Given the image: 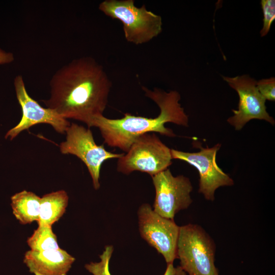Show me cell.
I'll list each match as a JSON object with an SVG mask.
<instances>
[{"mask_svg":"<svg viewBox=\"0 0 275 275\" xmlns=\"http://www.w3.org/2000/svg\"><path fill=\"white\" fill-rule=\"evenodd\" d=\"M222 77L239 96L238 109H232L234 115L227 120L235 130H241L252 119L263 120L274 124V119L266 111V100L258 91L255 79L248 75Z\"/></svg>","mask_w":275,"mask_h":275,"instance_id":"obj_10","label":"cell"},{"mask_svg":"<svg viewBox=\"0 0 275 275\" xmlns=\"http://www.w3.org/2000/svg\"><path fill=\"white\" fill-rule=\"evenodd\" d=\"M69 201L67 193L59 190L43 195L40 200L39 219L38 225L52 226L65 213Z\"/></svg>","mask_w":275,"mask_h":275,"instance_id":"obj_14","label":"cell"},{"mask_svg":"<svg viewBox=\"0 0 275 275\" xmlns=\"http://www.w3.org/2000/svg\"><path fill=\"white\" fill-rule=\"evenodd\" d=\"M142 89L145 95L158 106L159 114L155 118L135 116L129 113L124 114L121 119H109L103 115L94 117L88 126L97 127L107 146L126 153L134 141L145 133L157 132L168 137H175L173 131L164 126L166 123L188 126V117L179 103L181 96L178 92H167L157 88L150 90L142 87Z\"/></svg>","mask_w":275,"mask_h":275,"instance_id":"obj_2","label":"cell"},{"mask_svg":"<svg viewBox=\"0 0 275 275\" xmlns=\"http://www.w3.org/2000/svg\"><path fill=\"white\" fill-rule=\"evenodd\" d=\"M139 229L141 237L156 250L167 264L177 259V244L180 226L174 220L156 213L148 203L138 211Z\"/></svg>","mask_w":275,"mask_h":275,"instance_id":"obj_7","label":"cell"},{"mask_svg":"<svg viewBox=\"0 0 275 275\" xmlns=\"http://www.w3.org/2000/svg\"><path fill=\"white\" fill-rule=\"evenodd\" d=\"M151 177L155 190L152 209L159 215L174 220L177 213L192 203L193 187L188 177L174 176L169 168Z\"/></svg>","mask_w":275,"mask_h":275,"instance_id":"obj_8","label":"cell"},{"mask_svg":"<svg viewBox=\"0 0 275 275\" xmlns=\"http://www.w3.org/2000/svg\"><path fill=\"white\" fill-rule=\"evenodd\" d=\"M26 243L30 250L37 252L60 248L52 226L45 224L38 225L37 228L28 238Z\"/></svg>","mask_w":275,"mask_h":275,"instance_id":"obj_15","label":"cell"},{"mask_svg":"<svg viewBox=\"0 0 275 275\" xmlns=\"http://www.w3.org/2000/svg\"><path fill=\"white\" fill-rule=\"evenodd\" d=\"M41 197L33 192L22 190L11 198L13 213L22 225L30 224L39 219Z\"/></svg>","mask_w":275,"mask_h":275,"instance_id":"obj_13","label":"cell"},{"mask_svg":"<svg viewBox=\"0 0 275 275\" xmlns=\"http://www.w3.org/2000/svg\"><path fill=\"white\" fill-rule=\"evenodd\" d=\"M65 133L66 140L59 145L60 152L79 158L88 170L94 189H98L102 163L107 159H118L124 153H112L107 151L103 145H97L91 130L76 123H70Z\"/></svg>","mask_w":275,"mask_h":275,"instance_id":"obj_6","label":"cell"},{"mask_svg":"<svg viewBox=\"0 0 275 275\" xmlns=\"http://www.w3.org/2000/svg\"><path fill=\"white\" fill-rule=\"evenodd\" d=\"M98 8L105 15L120 20L125 39L135 45L150 41L162 31L161 17L144 5L138 7L133 0H105Z\"/></svg>","mask_w":275,"mask_h":275,"instance_id":"obj_3","label":"cell"},{"mask_svg":"<svg viewBox=\"0 0 275 275\" xmlns=\"http://www.w3.org/2000/svg\"><path fill=\"white\" fill-rule=\"evenodd\" d=\"M215 250L213 240L200 225L180 227L177 259L188 275H218L214 263Z\"/></svg>","mask_w":275,"mask_h":275,"instance_id":"obj_4","label":"cell"},{"mask_svg":"<svg viewBox=\"0 0 275 275\" xmlns=\"http://www.w3.org/2000/svg\"><path fill=\"white\" fill-rule=\"evenodd\" d=\"M260 4L264 17L263 27L260 33L261 37H264L269 32L271 25L275 19V1L261 0Z\"/></svg>","mask_w":275,"mask_h":275,"instance_id":"obj_17","label":"cell"},{"mask_svg":"<svg viewBox=\"0 0 275 275\" xmlns=\"http://www.w3.org/2000/svg\"><path fill=\"white\" fill-rule=\"evenodd\" d=\"M172 159L171 149L155 133H147L139 136L118 159L117 170L125 175L140 171L152 177L168 169Z\"/></svg>","mask_w":275,"mask_h":275,"instance_id":"obj_5","label":"cell"},{"mask_svg":"<svg viewBox=\"0 0 275 275\" xmlns=\"http://www.w3.org/2000/svg\"><path fill=\"white\" fill-rule=\"evenodd\" d=\"M14 60V57L13 53L0 49V64L10 63Z\"/></svg>","mask_w":275,"mask_h":275,"instance_id":"obj_20","label":"cell"},{"mask_svg":"<svg viewBox=\"0 0 275 275\" xmlns=\"http://www.w3.org/2000/svg\"><path fill=\"white\" fill-rule=\"evenodd\" d=\"M112 87L101 64L92 57H81L54 73L49 82V97L42 101L62 117L88 126L94 117L103 115Z\"/></svg>","mask_w":275,"mask_h":275,"instance_id":"obj_1","label":"cell"},{"mask_svg":"<svg viewBox=\"0 0 275 275\" xmlns=\"http://www.w3.org/2000/svg\"><path fill=\"white\" fill-rule=\"evenodd\" d=\"M14 85L17 99L21 108L22 116L20 122L7 132L5 139L9 138L12 140L21 132L40 123L49 124L58 133H65L70 125V122L54 111L42 107L33 99L28 93L21 75L15 77Z\"/></svg>","mask_w":275,"mask_h":275,"instance_id":"obj_11","label":"cell"},{"mask_svg":"<svg viewBox=\"0 0 275 275\" xmlns=\"http://www.w3.org/2000/svg\"><path fill=\"white\" fill-rule=\"evenodd\" d=\"M113 251V245H106L102 254L99 256L100 261L86 264L85 268L93 275H111L109 264Z\"/></svg>","mask_w":275,"mask_h":275,"instance_id":"obj_16","label":"cell"},{"mask_svg":"<svg viewBox=\"0 0 275 275\" xmlns=\"http://www.w3.org/2000/svg\"><path fill=\"white\" fill-rule=\"evenodd\" d=\"M75 258L66 251L58 250L25 252L23 262L35 275H67Z\"/></svg>","mask_w":275,"mask_h":275,"instance_id":"obj_12","label":"cell"},{"mask_svg":"<svg viewBox=\"0 0 275 275\" xmlns=\"http://www.w3.org/2000/svg\"><path fill=\"white\" fill-rule=\"evenodd\" d=\"M221 147V144L217 143L211 148L201 147L196 152L171 149L172 159L185 161L197 169L199 174L198 191L206 200L211 201L214 200L215 191L218 187L234 184L233 180L216 163V154Z\"/></svg>","mask_w":275,"mask_h":275,"instance_id":"obj_9","label":"cell"},{"mask_svg":"<svg viewBox=\"0 0 275 275\" xmlns=\"http://www.w3.org/2000/svg\"><path fill=\"white\" fill-rule=\"evenodd\" d=\"M256 87L266 100L273 101L275 100V78L274 77L257 81Z\"/></svg>","mask_w":275,"mask_h":275,"instance_id":"obj_18","label":"cell"},{"mask_svg":"<svg viewBox=\"0 0 275 275\" xmlns=\"http://www.w3.org/2000/svg\"><path fill=\"white\" fill-rule=\"evenodd\" d=\"M163 275H186V273L180 266L174 267L173 263H170L167 264Z\"/></svg>","mask_w":275,"mask_h":275,"instance_id":"obj_19","label":"cell"}]
</instances>
